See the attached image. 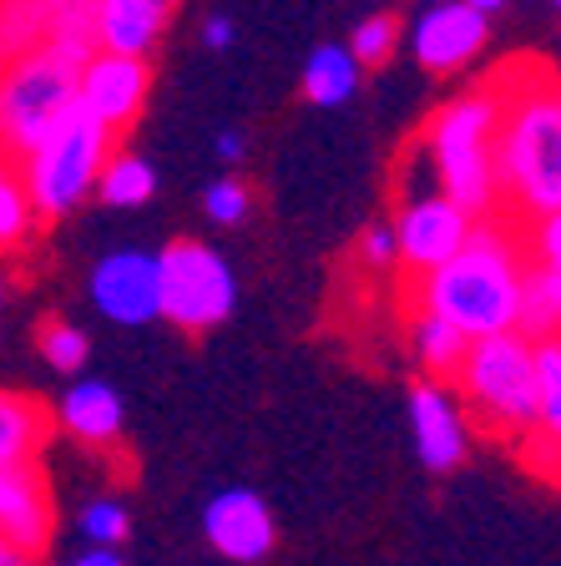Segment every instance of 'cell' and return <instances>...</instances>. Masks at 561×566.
<instances>
[{
  "label": "cell",
  "mask_w": 561,
  "mask_h": 566,
  "mask_svg": "<svg viewBox=\"0 0 561 566\" xmlns=\"http://www.w3.org/2000/svg\"><path fill=\"white\" fill-rule=\"evenodd\" d=\"M527 238L516 223L470 228L466 248L450 263L420 273L415 298L425 314H440L466 339H491L521 324V283H527Z\"/></svg>",
  "instance_id": "cell-1"
},
{
  "label": "cell",
  "mask_w": 561,
  "mask_h": 566,
  "mask_svg": "<svg viewBox=\"0 0 561 566\" xmlns=\"http://www.w3.org/2000/svg\"><path fill=\"white\" fill-rule=\"evenodd\" d=\"M506 86V112L496 132V182L506 208L521 223L561 212V82L551 71L531 66L527 82Z\"/></svg>",
  "instance_id": "cell-2"
},
{
  "label": "cell",
  "mask_w": 561,
  "mask_h": 566,
  "mask_svg": "<svg viewBox=\"0 0 561 566\" xmlns=\"http://www.w3.org/2000/svg\"><path fill=\"white\" fill-rule=\"evenodd\" d=\"M92 51V41L51 35L31 51L0 56V157L6 163H25L35 142L76 106V76Z\"/></svg>",
  "instance_id": "cell-3"
},
{
  "label": "cell",
  "mask_w": 561,
  "mask_h": 566,
  "mask_svg": "<svg viewBox=\"0 0 561 566\" xmlns=\"http://www.w3.org/2000/svg\"><path fill=\"white\" fill-rule=\"evenodd\" d=\"M506 112V86L491 92H460L440 106L425 127V153H430L435 182L450 202L486 218L501 208V182H496V132Z\"/></svg>",
  "instance_id": "cell-4"
},
{
  "label": "cell",
  "mask_w": 561,
  "mask_h": 566,
  "mask_svg": "<svg viewBox=\"0 0 561 566\" xmlns=\"http://www.w3.org/2000/svg\"><path fill=\"white\" fill-rule=\"evenodd\" d=\"M112 153H117V132H106L92 112L71 106L21 163V182L35 208V223H51V218H66V212L82 208L86 192H96L102 163Z\"/></svg>",
  "instance_id": "cell-5"
},
{
  "label": "cell",
  "mask_w": 561,
  "mask_h": 566,
  "mask_svg": "<svg viewBox=\"0 0 561 566\" xmlns=\"http://www.w3.org/2000/svg\"><path fill=\"white\" fill-rule=\"evenodd\" d=\"M456 379L480 424H491L501 436L537 430V339H527L521 329L470 339Z\"/></svg>",
  "instance_id": "cell-6"
},
{
  "label": "cell",
  "mask_w": 561,
  "mask_h": 566,
  "mask_svg": "<svg viewBox=\"0 0 561 566\" xmlns=\"http://www.w3.org/2000/svg\"><path fill=\"white\" fill-rule=\"evenodd\" d=\"M157 269H163V318L183 334H208L233 314L238 279L218 248L177 238L157 253Z\"/></svg>",
  "instance_id": "cell-7"
},
{
  "label": "cell",
  "mask_w": 561,
  "mask_h": 566,
  "mask_svg": "<svg viewBox=\"0 0 561 566\" xmlns=\"http://www.w3.org/2000/svg\"><path fill=\"white\" fill-rule=\"evenodd\" d=\"M86 289H92L96 314L122 324V329H142V324L163 318V269H157V253L117 248V253H106L92 269Z\"/></svg>",
  "instance_id": "cell-8"
},
{
  "label": "cell",
  "mask_w": 561,
  "mask_h": 566,
  "mask_svg": "<svg viewBox=\"0 0 561 566\" xmlns=\"http://www.w3.org/2000/svg\"><path fill=\"white\" fill-rule=\"evenodd\" d=\"M147 92H153V66L147 56H127V51L96 46L76 76V106L92 112L106 132H127L142 117Z\"/></svg>",
  "instance_id": "cell-9"
},
{
  "label": "cell",
  "mask_w": 561,
  "mask_h": 566,
  "mask_svg": "<svg viewBox=\"0 0 561 566\" xmlns=\"http://www.w3.org/2000/svg\"><path fill=\"white\" fill-rule=\"evenodd\" d=\"M491 41V15H480L466 0H435L409 25V56L430 76H456L486 51Z\"/></svg>",
  "instance_id": "cell-10"
},
{
  "label": "cell",
  "mask_w": 561,
  "mask_h": 566,
  "mask_svg": "<svg viewBox=\"0 0 561 566\" xmlns=\"http://www.w3.org/2000/svg\"><path fill=\"white\" fill-rule=\"evenodd\" d=\"M470 228H476V218H470L460 202L445 198L440 188H435V192H415V198L399 208V218H395L399 263H405L409 273L440 269V263H450L460 248H466Z\"/></svg>",
  "instance_id": "cell-11"
},
{
  "label": "cell",
  "mask_w": 561,
  "mask_h": 566,
  "mask_svg": "<svg viewBox=\"0 0 561 566\" xmlns=\"http://www.w3.org/2000/svg\"><path fill=\"white\" fill-rule=\"evenodd\" d=\"M202 536H208V546L222 562L258 566L273 552L279 526H273V511L263 506V495L243 491V485H228V491H218L202 506Z\"/></svg>",
  "instance_id": "cell-12"
},
{
  "label": "cell",
  "mask_w": 561,
  "mask_h": 566,
  "mask_svg": "<svg viewBox=\"0 0 561 566\" xmlns=\"http://www.w3.org/2000/svg\"><path fill=\"white\" fill-rule=\"evenodd\" d=\"M409 440L420 455L425 471L445 475L456 471L470 450V430H466V410L456 405V395L445 385H415L409 389Z\"/></svg>",
  "instance_id": "cell-13"
},
{
  "label": "cell",
  "mask_w": 561,
  "mask_h": 566,
  "mask_svg": "<svg viewBox=\"0 0 561 566\" xmlns=\"http://www.w3.org/2000/svg\"><path fill=\"white\" fill-rule=\"evenodd\" d=\"M0 536L31 556L51 542V495L31 460L0 471Z\"/></svg>",
  "instance_id": "cell-14"
},
{
  "label": "cell",
  "mask_w": 561,
  "mask_h": 566,
  "mask_svg": "<svg viewBox=\"0 0 561 566\" xmlns=\"http://www.w3.org/2000/svg\"><path fill=\"white\" fill-rule=\"evenodd\" d=\"M173 6L177 0H102V11H96V46L147 56L163 41L167 21H173Z\"/></svg>",
  "instance_id": "cell-15"
},
{
  "label": "cell",
  "mask_w": 561,
  "mask_h": 566,
  "mask_svg": "<svg viewBox=\"0 0 561 566\" xmlns=\"http://www.w3.org/2000/svg\"><path fill=\"white\" fill-rule=\"evenodd\" d=\"M56 420L86 446H112L122 436V395L106 379H76L56 400Z\"/></svg>",
  "instance_id": "cell-16"
},
{
  "label": "cell",
  "mask_w": 561,
  "mask_h": 566,
  "mask_svg": "<svg viewBox=\"0 0 561 566\" xmlns=\"http://www.w3.org/2000/svg\"><path fill=\"white\" fill-rule=\"evenodd\" d=\"M360 61L350 56V46H340V41H324V46H314L309 51V61H304V96L314 106H344L354 92H360Z\"/></svg>",
  "instance_id": "cell-17"
},
{
  "label": "cell",
  "mask_w": 561,
  "mask_h": 566,
  "mask_svg": "<svg viewBox=\"0 0 561 566\" xmlns=\"http://www.w3.org/2000/svg\"><path fill=\"white\" fill-rule=\"evenodd\" d=\"M531 455L557 450L561 455V339H537V430Z\"/></svg>",
  "instance_id": "cell-18"
},
{
  "label": "cell",
  "mask_w": 561,
  "mask_h": 566,
  "mask_svg": "<svg viewBox=\"0 0 561 566\" xmlns=\"http://www.w3.org/2000/svg\"><path fill=\"white\" fill-rule=\"evenodd\" d=\"M46 436V415L25 395H6L0 389V471L6 465H25Z\"/></svg>",
  "instance_id": "cell-19"
},
{
  "label": "cell",
  "mask_w": 561,
  "mask_h": 566,
  "mask_svg": "<svg viewBox=\"0 0 561 566\" xmlns=\"http://www.w3.org/2000/svg\"><path fill=\"white\" fill-rule=\"evenodd\" d=\"M157 192V172L147 157L137 153H112L102 163V177H96V198L106 208H142V202H153Z\"/></svg>",
  "instance_id": "cell-20"
},
{
  "label": "cell",
  "mask_w": 561,
  "mask_h": 566,
  "mask_svg": "<svg viewBox=\"0 0 561 566\" xmlns=\"http://www.w3.org/2000/svg\"><path fill=\"white\" fill-rule=\"evenodd\" d=\"M466 349H470V339L456 324H445L440 314H425L420 308V318H415V354H420V365L430 375H456Z\"/></svg>",
  "instance_id": "cell-21"
},
{
  "label": "cell",
  "mask_w": 561,
  "mask_h": 566,
  "mask_svg": "<svg viewBox=\"0 0 561 566\" xmlns=\"http://www.w3.org/2000/svg\"><path fill=\"white\" fill-rule=\"evenodd\" d=\"M46 35H51L46 0H0V56L41 46Z\"/></svg>",
  "instance_id": "cell-22"
},
{
  "label": "cell",
  "mask_w": 561,
  "mask_h": 566,
  "mask_svg": "<svg viewBox=\"0 0 561 566\" xmlns=\"http://www.w3.org/2000/svg\"><path fill=\"white\" fill-rule=\"evenodd\" d=\"M399 41H405V31H399V15L374 11V15H364V21L350 31V56L360 61V71H380L399 51Z\"/></svg>",
  "instance_id": "cell-23"
},
{
  "label": "cell",
  "mask_w": 561,
  "mask_h": 566,
  "mask_svg": "<svg viewBox=\"0 0 561 566\" xmlns=\"http://www.w3.org/2000/svg\"><path fill=\"white\" fill-rule=\"evenodd\" d=\"M35 228V208L25 198V182L6 157H0V248H21Z\"/></svg>",
  "instance_id": "cell-24"
},
{
  "label": "cell",
  "mask_w": 561,
  "mask_h": 566,
  "mask_svg": "<svg viewBox=\"0 0 561 566\" xmlns=\"http://www.w3.org/2000/svg\"><path fill=\"white\" fill-rule=\"evenodd\" d=\"M35 344H41V359H46L56 375H82L86 359H92V339H86L76 324H66V318H51Z\"/></svg>",
  "instance_id": "cell-25"
},
{
  "label": "cell",
  "mask_w": 561,
  "mask_h": 566,
  "mask_svg": "<svg viewBox=\"0 0 561 566\" xmlns=\"http://www.w3.org/2000/svg\"><path fill=\"white\" fill-rule=\"evenodd\" d=\"M82 536L92 546H122L132 536V516L122 501H112V495H96V501H86L82 506Z\"/></svg>",
  "instance_id": "cell-26"
},
{
  "label": "cell",
  "mask_w": 561,
  "mask_h": 566,
  "mask_svg": "<svg viewBox=\"0 0 561 566\" xmlns=\"http://www.w3.org/2000/svg\"><path fill=\"white\" fill-rule=\"evenodd\" d=\"M248 208H253V198H248V188L238 177H218V182H208V192H202V212H208V223H218V228H238L248 218Z\"/></svg>",
  "instance_id": "cell-27"
},
{
  "label": "cell",
  "mask_w": 561,
  "mask_h": 566,
  "mask_svg": "<svg viewBox=\"0 0 561 566\" xmlns=\"http://www.w3.org/2000/svg\"><path fill=\"white\" fill-rule=\"evenodd\" d=\"M46 6H51V35H71V41H92L96 46V11H102V0H46Z\"/></svg>",
  "instance_id": "cell-28"
},
{
  "label": "cell",
  "mask_w": 561,
  "mask_h": 566,
  "mask_svg": "<svg viewBox=\"0 0 561 566\" xmlns=\"http://www.w3.org/2000/svg\"><path fill=\"white\" fill-rule=\"evenodd\" d=\"M531 243V253H537L541 269L561 273V212H547V218H537V223H527V233H521Z\"/></svg>",
  "instance_id": "cell-29"
},
{
  "label": "cell",
  "mask_w": 561,
  "mask_h": 566,
  "mask_svg": "<svg viewBox=\"0 0 561 566\" xmlns=\"http://www.w3.org/2000/svg\"><path fill=\"white\" fill-rule=\"evenodd\" d=\"M360 259L370 269H395L399 263V243H395V223H370L360 233Z\"/></svg>",
  "instance_id": "cell-30"
},
{
  "label": "cell",
  "mask_w": 561,
  "mask_h": 566,
  "mask_svg": "<svg viewBox=\"0 0 561 566\" xmlns=\"http://www.w3.org/2000/svg\"><path fill=\"white\" fill-rule=\"evenodd\" d=\"M233 21H228V15H208V21H202V46L208 51H228L233 46Z\"/></svg>",
  "instance_id": "cell-31"
},
{
  "label": "cell",
  "mask_w": 561,
  "mask_h": 566,
  "mask_svg": "<svg viewBox=\"0 0 561 566\" xmlns=\"http://www.w3.org/2000/svg\"><path fill=\"white\" fill-rule=\"evenodd\" d=\"M218 157H222V163H243V157H248V137H243V132H222V137H218Z\"/></svg>",
  "instance_id": "cell-32"
},
{
  "label": "cell",
  "mask_w": 561,
  "mask_h": 566,
  "mask_svg": "<svg viewBox=\"0 0 561 566\" xmlns=\"http://www.w3.org/2000/svg\"><path fill=\"white\" fill-rule=\"evenodd\" d=\"M71 566H127V562H122V556L112 552V546H92V552H86V556H76V562H71Z\"/></svg>",
  "instance_id": "cell-33"
},
{
  "label": "cell",
  "mask_w": 561,
  "mask_h": 566,
  "mask_svg": "<svg viewBox=\"0 0 561 566\" xmlns=\"http://www.w3.org/2000/svg\"><path fill=\"white\" fill-rule=\"evenodd\" d=\"M0 566H35V556L21 552V546H11L6 536H0Z\"/></svg>",
  "instance_id": "cell-34"
},
{
  "label": "cell",
  "mask_w": 561,
  "mask_h": 566,
  "mask_svg": "<svg viewBox=\"0 0 561 566\" xmlns=\"http://www.w3.org/2000/svg\"><path fill=\"white\" fill-rule=\"evenodd\" d=\"M466 6H476L480 15H496V11H501V6H506V0H466Z\"/></svg>",
  "instance_id": "cell-35"
},
{
  "label": "cell",
  "mask_w": 561,
  "mask_h": 566,
  "mask_svg": "<svg viewBox=\"0 0 561 566\" xmlns=\"http://www.w3.org/2000/svg\"><path fill=\"white\" fill-rule=\"evenodd\" d=\"M0 314H6V279H0Z\"/></svg>",
  "instance_id": "cell-36"
},
{
  "label": "cell",
  "mask_w": 561,
  "mask_h": 566,
  "mask_svg": "<svg viewBox=\"0 0 561 566\" xmlns=\"http://www.w3.org/2000/svg\"><path fill=\"white\" fill-rule=\"evenodd\" d=\"M420 6H435V0H420Z\"/></svg>",
  "instance_id": "cell-37"
},
{
  "label": "cell",
  "mask_w": 561,
  "mask_h": 566,
  "mask_svg": "<svg viewBox=\"0 0 561 566\" xmlns=\"http://www.w3.org/2000/svg\"><path fill=\"white\" fill-rule=\"evenodd\" d=\"M551 6H557V11H561V0H551Z\"/></svg>",
  "instance_id": "cell-38"
}]
</instances>
